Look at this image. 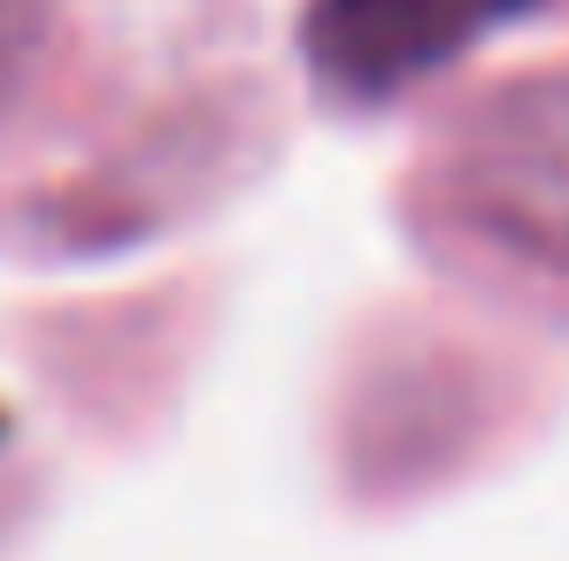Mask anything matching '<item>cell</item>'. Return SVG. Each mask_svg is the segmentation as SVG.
Listing matches in <instances>:
<instances>
[{"label": "cell", "instance_id": "obj_1", "mask_svg": "<svg viewBox=\"0 0 569 561\" xmlns=\"http://www.w3.org/2000/svg\"><path fill=\"white\" fill-rule=\"evenodd\" d=\"M439 208L492 254L569 278V78L477 100L447 131Z\"/></svg>", "mask_w": 569, "mask_h": 561}, {"label": "cell", "instance_id": "obj_2", "mask_svg": "<svg viewBox=\"0 0 569 561\" xmlns=\"http://www.w3.org/2000/svg\"><path fill=\"white\" fill-rule=\"evenodd\" d=\"M539 0H308L300 47L331 93L385 100L470 54L485 31L516 23Z\"/></svg>", "mask_w": 569, "mask_h": 561}]
</instances>
